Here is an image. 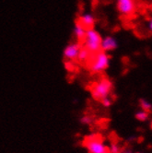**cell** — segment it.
Returning <instances> with one entry per match:
<instances>
[{
    "label": "cell",
    "mask_w": 152,
    "mask_h": 153,
    "mask_svg": "<svg viewBox=\"0 0 152 153\" xmlns=\"http://www.w3.org/2000/svg\"><path fill=\"white\" fill-rule=\"evenodd\" d=\"M117 8L123 16H131L136 9L135 0H117Z\"/></svg>",
    "instance_id": "obj_5"
},
{
    "label": "cell",
    "mask_w": 152,
    "mask_h": 153,
    "mask_svg": "<svg viewBox=\"0 0 152 153\" xmlns=\"http://www.w3.org/2000/svg\"><path fill=\"white\" fill-rule=\"evenodd\" d=\"M113 89V84L108 79H102L97 81L91 87V96L93 99L97 101H101L106 97H109Z\"/></svg>",
    "instance_id": "obj_2"
},
{
    "label": "cell",
    "mask_w": 152,
    "mask_h": 153,
    "mask_svg": "<svg viewBox=\"0 0 152 153\" xmlns=\"http://www.w3.org/2000/svg\"><path fill=\"white\" fill-rule=\"evenodd\" d=\"M139 106H140L141 109H142V110H145V111H147V112H148V113L152 110V103H151L149 101L146 100V99L140 100V102H139Z\"/></svg>",
    "instance_id": "obj_12"
},
{
    "label": "cell",
    "mask_w": 152,
    "mask_h": 153,
    "mask_svg": "<svg viewBox=\"0 0 152 153\" xmlns=\"http://www.w3.org/2000/svg\"><path fill=\"white\" fill-rule=\"evenodd\" d=\"M80 123L82 124V125H84V126H89V125H90L91 123H92V118L90 116V115H87V114H85V115H83V116H81L80 117Z\"/></svg>",
    "instance_id": "obj_14"
},
{
    "label": "cell",
    "mask_w": 152,
    "mask_h": 153,
    "mask_svg": "<svg viewBox=\"0 0 152 153\" xmlns=\"http://www.w3.org/2000/svg\"><path fill=\"white\" fill-rule=\"evenodd\" d=\"M108 151H109V153H120L121 148L117 143L113 142V143H111V145L109 146V148H108Z\"/></svg>",
    "instance_id": "obj_13"
},
{
    "label": "cell",
    "mask_w": 152,
    "mask_h": 153,
    "mask_svg": "<svg viewBox=\"0 0 152 153\" xmlns=\"http://www.w3.org/2000/svg\"><path fill=\"white\" fill-rule=\"evenodd\" d=\"M86 31H87V29L82 24H80L79 21H78V20L76 21L74 28H73V33L76 36V38H77L79 41L83 40L85 37V34H86Z\"/></svg>",
    "instance_id": "obj_9"
},
{
    "label": "cell",
    "mask_w": 152,
    "mask_h": 153,
    "mask_svg": "<svg viewBox=\"0 0 152 153\" xmlns=\"http://www.w3.org/2000/svg\"><path fill=\"white\" fill-rule=\"evenodd\" d=\"M78 21H79L80 24H82L86 29H91L95 24V18L90 13H84L79 18Z\"/></svg>",
    "instance_id": "obj_8"
},
{
    "label": "cell",
    "mask_w": 152,
    "mask_h": 153,
    "mask_svg": "<svg viewBox=\"0 0 152 153\" xmlns=\"http://www.w3.org/2000/svg\"><path fill=\"white\" fill-rule=\"evenodd\" d=\"M90 53L87 50L85 47H81L79 52V54H78V57H77V60L79 62H87L90 58Z\"/></svg>",
    "instance_id": "obj_10"
},
{
    "label": "cell",
    "mask_w": 152,
    "mask_h": 153,
    "mask_svg": "<svg viewBox=\"0 0 152 153\" xmlns=\"http://www.w3.org/2000/svg\"><path fill=\"white\" fill-rule=\"evenodd\" d=\"M120 153H134L131 149H125L123 151H121Z\"/></svg>",
    "instance_id": "obj_17"
},
{
    "label": "cell",
    "mask_w": 152,
    "mask_h": 153,
    "mask_svg": "<svg viewBox=\"0 0 152 153\" xmlns=\"http://www.w3.org/2000/svg\"><path fill=\"white\" fill-rule=\"evenodd\" d=\"M110 65V56L107 53L100 51L94 53L90 60V69L93 73H102L105 71Z\"/></svg>",
    "instance_id": "obj_3"
},
{
    "label": "cell",
    "mask_w": 152,
    "mask_h": 153,
    "mask_svg": "<svg viewBox=\"0 0 152 153\" xmlns=\"http://www.w3.org/2000/svg\"><path fill=\"white\" fill-rule=\"evenodd\" d=\"M100 102H101L102 105L103 107H105V108H109V107H111L112 104H113V100L111 99L110 97H106V98H104V99L101 100Z\"/></svg>",
    "instance_id": "obj_15"
},
{
    "label": "cell",
    "mask_w": 152,
    "mask_h": 153,
    "mask_svg": "<svg viewBox=\"0 0 152 153\" xmlns=\"http://www.w3.org/2000/svg\"><path fill=\"white\" fill-rule=\"evenodd\" d=\"M101 34L95 30L93 28L87 29L85 37L83 39L84 47L88 50L90 53H96L101 51V43H102Z\"/></svg>",
    "instance_id": "obj_1"
},
{
    "label": "cell",
    "mask_w": 152,
    "mask_h": 153,
    "mask_svg": "<svg viewBox=\"0 0 152 153\" xmlns=\"http://www.w3.org/2000/svg\"><path fill=\"white\" fill-rule=\"evenodd\" d=\"M135 117L139 122H146L149 118V113L145 110H142V109H140V110H138L136 113Z\"/></svg>",
    "instance_id": "obj_11"
},
{
    "label": "cell",
    "mask_w": 152,
    "mask_h": 153,
    "mask_svg": "<svg viewBox=\"0 0 152 153\" xmlns=\"http://www.w3.org/2000/svg\"><path fill=\"white\" fill-rule=\"evenodd\" d=\"M117 47V41L112 37V36H106L103 39H102L101 43V51H103L105 53L111 52Z\"/></svg>",
    "instance_id": "obj_7"
},
{
    "label": "cell",
    "mask_w": 152,
    "mask_h": 153,
    "mask_svg": "<svg viewBox=\"0 0 152 153\" xmlns=\"http://www.w3.org/2000/svg\"><path fill=\"white\" fill-rule=\"evenodd\" d=\"M84 146L88 149L89 153H109L103 140L97 135H90L87 137Z\"/></svg>",
    "instance_id": "obj_4"
},
{
    "label": "cell",
    "mask_w": 152,
    "mask_h": 153,
    "mask_svg": "<svg viewBox=\"0 0 152 153\" xmlns=\"http://www.w3.org/2000/svg\"><path fill=\"white\" fill-rule=\"evenodd\" d=\"M148 29L150 31H152V19H150L148 21Z\"/></svg>",
    "instance_id": "obj_16"
},
{
    "label": "cell",
    "mask_w": 152,
    "mask_h": 153,
    "mask_svg": "<svg viewBox=\"0 0 152 153\" xmlns=\"http://www.w3.org/2000/svg\"><path fill=\"white\" fill-rule=\"evenodd\" d=\"M81 48V45L79 42L76 43H69L68 45L66 46V48L64 49L63 52V56L67 61H73V60H77L79 52Z\"/></svg>",
    "instance_id": "obj_6"
}]
</instances>
